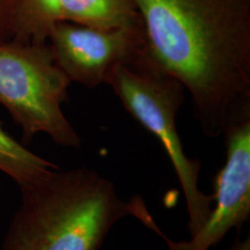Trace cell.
Here are the masks:
<instances>
[{
    "mask_svg": "<svg viewBox=\"0 0 250 250\" xmlns=\"http://www.w3.org/2000/svg\"><path fill=\"white\" fill-rule=\"evenodd\" d=\"M133 1L139 57L182 83L206 136L250 115V0Z\"/></svg>",
    "mask_w": 250,
    "mask_h": 250,
    "instance_id": "6da1fadb",
    "label": "cell"
},
{
    "mask_svg": "<svg viewBox=\"0 0 250 250\" xmlns=\"http://www.w3.org/2000/svg\"><path fill=\"white\" fill-rule=\"evenodd\" d=\"M20 205L0 250H100L116 223L133 215L115 184L90 168H61L20 188Z\"/></svg>",
    "mask_w": 250,
    "mask_h": 250,
    "instance_id": "7a4b0ae2",
    "label": "cell"
},
{
    "mask_svg": "<svg viewBox=\"0 0 250 250\" xmlns=\"http://www.w3.org/2000/svg\"><path fill=\"white\" fill-rule=\"evenodd\" d=\"M123 108L159 139L177 175L187 203L188 229L193 235L210 214L213 197L199 188L201 161L189 158L176 129L186 88L179 80L139 56L114 66L105 77Z\"/></svg>",
    "mask_w": 250,
    "mask_h": 250,
    "instance_id": "3957f363",
    "label": "cell"
},
{
    "mask_svg": "<svg viewBox=\"0 0 250 250\" xmlns=\"http://www.w3.org/2000/svg\"><path fill=\"white\" fill-rule=\"evenodd\" d=\"M70 85L48 42L0 43V104L22 131L24 143L44 133L62 147H80L81 138L62 108Z\"/></svg>",
    "mask_w": 250,
    "mask_h": 250,
    "instance_id": "277c9868",
    "label": "cell"
},
{
    "mask_svg": "<svg viewBox=\"0 0 250 250\" xmlns=\"http://www.w3.org/2000/svg\"><path fill=\"white\" fill-rule=\"evenodd\" d=\"M223 136L226 160L214 176L211 212L188 241L175 242L161 232L148 211L139 220L165 240L169 250H211L232 229H240L250 217V115L228 124Z\"/></svg>",
    "mask_w": 250,
    "mask_h": 250,
    "instance_id": "5b68a950",
    "label": "cell"
},
{
    "mask_svg": "<svg viewBox=\"0 0 250 250\" xmlns=\"http://www.w3.org/2000/svg\"><path fill=\"white\" fill-rule=\"evenodd\" d=\"M48 43L68 80L93 89L104 83L112 67L137 57L144 48V34L143 27L100 29L61 21Z\"/></svg>",
    "mask_w": 250,
    "mask_h": 250,
    "instance_id": "8992f818",
    "label": "cell"
},
{
    "mask_svg": "<svg viewBox=\"0 0 250 250\" xmlns=\"http://www.w3.org/2000/svg\"><path fill=\"white\" fill-rule=\"evenodd\" d=\"M62 21L100 29L142 27L133 0H59Z\"/></svg>",
    "mask_w": 250,
    "mask_h": 250,
    "instance_id": "52a82bcc",
    "label": "cell"
},
{
    "mask_svg": "<svg viewBox=\"0 0 250 250\" xmlns=\"http://www.w3.org/2000/svg\"><path fill=\"white\" fill-rule=\"evenodd\" d=\"M58 168L54 162L29 151L13 138L0 122V171L13 180L19 188L36 183Z\"/></svg>",
    "mask_w": 250,
    "mask_h": 250,
    "instance_id": "ba28073f",
    "label": "cell"
},
{
    "mask_svg": "<svg viewBox=\"0 0 250 250\" xmlns=\"http://www.w3.org/2000/svg\"><path fill=\"white\" fill-rule=\"evenodd\" d=\"M61 21L59 0H18L13 40L48 42L52 28Z\"/></svg>",
    "mask_w": 250,
    "mask_h": 250,
    "instance_id": "9c48e42d",
    "label": "cell"
},
{
    "mask_svg": "<svg viewBox=\"0 0 250 250\" xmlns=\"http://www.w3.org/2000/svg\"><path fill=\"white\" fill-rule=\"evenodd\" d=\"M18 0H0V43L14 39Z\"/></svg>",
    "mask_w": 250,
    "mask_h": 250,
    "instance_id": "30bf717a",
    "label": "cell"
},
{
    "mask_svg": "<svg viewBox=\"0 0 250 250\" xmlns=\"http://www.w3.org/2000/svg\"><path fill=\"white\" fill-rule=\"evenodd\" d=\"M228 250H250V237H249V235L243 240L236 239L235 241H234L233 245L230 246V248Z\"/></svg>",
    "mask_w": 250,
    "mask_h": 250,
    "instance_id": "8fae6325",
    "label": "cell"
}]
</instances>
